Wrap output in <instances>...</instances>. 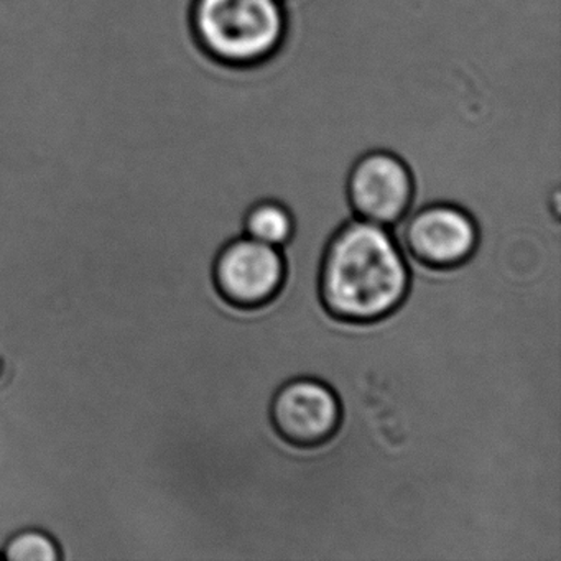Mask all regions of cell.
Masks as SVG:
<instances>
[{
	"mask_svg": "<svg viewBox=\"0 0 561 561\" xmlns=\"http://www.w3.org/2000/svg\"><path fill=\"white\" fill-rule=\"evenodd\" d=\"M410 268L392 231L354 218L331 239L320 268V297L331 317L373 323L409 291Z\"/></svg>",
	"mask_w": 561,
	"mask_h": 561,
	"instance_id": "obj_1",
	"label": "cell"
},
{
	"mask_svg": "<svg viewBox=\"0 0 561 561\" xmlns=\"http://www.w3.org/2000/svg\"><path fill=\"white\" fill-rule=\"evenodd\" d=\"M190 25L209 57L226 65H254L285 37L284 0H193Z\"/></svg>",
	"mask_w": 561,
	"mask_h": 561,
	"instance_id": "obj_2",
	"label": "cell"
},
{
	"mask_svg": "<svg viewBox=\"0 0 561 561\" xmlns=\"http://www.w3.org/2000/svg\"><path fill=\"white\" fill-rule=\"evenodd\" d=\"M390 231L403 254L430 268L458 267L471 257L478 244V228L471 216L449 203L413 209Z\"/></svg>",
	"mask_w": 561,
	"mask_h": 561,
	"instance_id": "obj_3",
	"label": "cell"
},
{
	"mask_svg": "<svg viewBox=\"0 0 561 561\" xmlns=\"http://www.w3.org/2000/svg\"><path fill=\"white\" fill-rule=\"evenodd\" d=\"M412 173L400 157L389 150L364 153L347 176V199L354 216L392 229L413 205Z\"/></svg>",
	"mask_w": 561,
	"mask_h": 561,
	"instance_id": "obj_4",
	"label": "cell"
},
{
	"mask_svg": "<svg viewBox=\"0 0 561 561\" xmlns=\"http://www.w3.org/2000/svg\"><path fill=\"white\" fill-rule=\"evenodd\" d=\"M285 278L282 251L242 236L219 252L215 282L226 301L244 310L261 308L277 297Z\"/></svg>",
	"mask_w": 561,
	"mask_h": 561,
	"instance_id": "obj_5",
	"label": "cell"
},
{
	"mask_svg": "<svg viewBox=\"0 0 561 561\" xmlns=\"http://www.w3.org/2000/svg\"><path fill=\"white\" fill-rule=\"evenodd\" d=\"M271 419L285 442L300 448H317L330 442L340 428V400L327 383L298 377L275 392Z\"/></svg>",
	"mask_w": 561,
	"mask_h": 561,
	"instance_id": "obj_6",
	"label": "cell"
},
{
	"mask_svg": "<svg viewBox=\"0 0 561 561\" xmlns=\"http://www.w3.org/2000/svg\"><path fill=\"white\" fill-rule=\"evenodd\" d=\"M244 234L272 248H284L294 234V218L282 203H255L244 219Z\"/></svg>",
	"mask_w": 561,
	"mask_h": 561,
	"instance_id": "obj_7",
	"label": "cell"
},
{
	"mask_svg": "<svg viewBox=\"0 0 561 561\" xmlns=\"http://www.w3.org/2000/svg\"><path fill=\"white\" fill-rule=\"evenodd\" d=\"M2 560L9 561H58L60 550L57 541L47 531L24 528L15 531L2 548Z\"/></svg>",
	"mask_w": 561,
	"mask_h": 561,
	"instance_id": "obj_8",
	"label": "cell"
}]
</instances>
